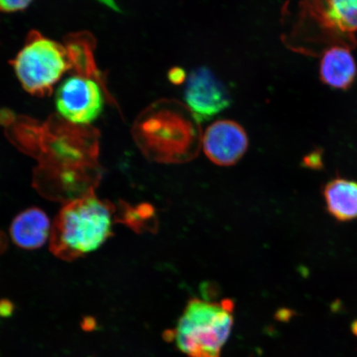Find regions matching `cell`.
Listing matches in <instances>:
<instances>
[{
	"label": "cell",
	"instance_id": "obj_6",
	"mask_svg": "<svg viewBox=\"0 0 357 357\" xmlns=\"http://www.w3.org/2000/svg\"><path fill=\"white\" fill-rule=\"evenodd\" d=\"M105 92L95 80L75 75L58 89V111L70 123L88 125L99 117L104 106Z\"/></svg>",
	"mask_w": 357,
	"mask_h": 357
},
{
	"label": "cell",
	"instance_id": "obj_22",
	"mask_svg": "<svg viewBox=\"0 0 357 357\" xmlns=\"http://www.w3.org/2000/svg\"><path fill=\"white\" fill-rule=\"evenodd\" d=\"M98 1H100L102 3L105 4V6L109 7L112 8V10L119 11V8L114 2V0H98Z\"/></svg>",
	"mask_w": 357,
	"mask_h": 357
},
{
	"label": "cell",
	"instance_id": "obj_15",
	"mask_svg": "<svg viewBox=\"0 0 357 357\" xmlns=\"http://www.w3.org/2000/svg\"><path fill=\"white\" fill-rule=\"evenodd\" d=\"M33 0H0V12L12 13L24 10Z\"/></svg>",
	"mask_w": 357,
	"mask_h": 357
},
{
	"label": "cell",
	"instance_id": "obj_10",
	"mask_svg": "<svg viewBox=\"0 0 357 357\" xmlns=\"http://www.w3.org/2000/svg\"><path fill=\"white\" fill-rule=\"evenodd\" d=\"M64 47L68 56L70 70H73L80 77L95 80L104 91L107 101L111 105H115L119 108L117 102L109 91L105 75L96 64V41L93 36L88 32L70 33L65 38Z\"/></svg>",
	"mask_w": 357,
	"mask_h": 357
},
{
	"label": "cell",
	"instance_id": "obj_19",
	"mask_svg": "<svg viewBox=\"0 0 357 357\" xmlns=\"http://www.w3.org/2000/svg\"><path fill=\"white\" fill-rule=\"evenodd\" d=\"M8 248V238L6 234L0 230V255L6 252Z\"/></svg>",
	"mask_w": 357,
	"mask_h": 357
},
{
	"label": "cell",
	"instance_id": "obj_17",
	"mask_svg": "<svg viewBox=\"0 0 357 357\" xmlns=\"http://www.w3.org/2000/svg\"><path fill=\"white\" fill-rule=\"evenodd\" d=\"M296 315V312L287 309V307H282V309L276 311L274 318L276 321H278V322L289 323Z\"/></svg>",
	"mask_w": 357,
	"mask_h": 357
},
{
	"label": "cell",
	"instance_id": "obj_11",
	"mask_svg": "<svg viewBox=\"0 0 357 357\" xmlns=\"http://www.w3.org/2000/svg\"><path fill=\"white\" fill-rule=\"evenodd\" d=\"M51 233V222L46 213L35 207L20 213L10 226L13 243L25 250L42 248Z\"/></svg>",
	"mask_w": 357,
	"mask_h": 357
},
{
	"label": "cell",
	"instance_id": "obj_20",
	"mask_svg": "<svg viewBox=\"0 0 357 357\" xmlns=\"http://www.w3.org/2000/svg\"><path fill=\"white\" fill-rule=\"evenodd\" d=\"M176 329H167L163 333V337L167 342H172L176 340Z\"/></svg>",
	"mask_w": 357,
	"mask_h": 357
},
{
	"label": "cell",
	"instance_id": "obj_9",
	"mask_svg": "<svg viewBox=\"0 0 357 357\" xmlns=\"http://www.w3.org/2000/svg\"><path fill=\"white\" fill-rule=\"evenodd\" d=\"M302 13L338 37L351 39L357 31V0H303Z\"/></svg>",
	"mask_w": 357,
	"mask_h": 357
},
{
	"label": "cell",
	"instance_id": "obj_4",
	"mask_svg": "<svg viewBox=\"0 0 357 357\" xmlns=\"http://www.w3.org/2000/svg\"><path fill=\"white\" fill-rule=\"evenodd\" d=\"M234 317L221 303L192 298L178 319L176 345L189 357H220Z\"/></svg>",
	"mask_w": 357,
	"mask_h": 357
},
{
	"label": "cell",
	"instance_id": "obj_2",
	"mask_svg": "<svg viewBox=\"0 0 357 357\" xmlns=\"http://www.w3.org/2000/svg\"><path fill=\"white\" fill-rule=\"evenodd\" d=\"M132 132L142 154L160 164L189 162L202 146L200 122L188 106L176 100L153 102L138 115Z\"/></svg>",
	"mask_w": 357,
	"mask_h": 357
},
{
	"label": "cell",
	"instance_id": "obj_21",
	"mask_svg": "<svg viewBox=\"0 0 357 357\" xmlns=\"http://www.w3.org/2000/svg\"><path fill=\"white\" fill-rule=\"evenodd\" d=\"M96 323L95 319L91 318V317H88L84 319L82 323V327L84 330H92L95 328Z\"/></svg>",
	"mask_w": 357,
	"mask_h": 357
},
{
	"label": "cell",
	"instance_id": "obj_12",
	"mask_svg": "<svg viewBox=\"0 0 357 357\" xmlns=\"http://www.w3.org/2000/svg\"><path fill=\"white\" fill-rule=\"evenodd\" d=\"M320 78L335 89L349 88L356 77V65L349 49L334 46L324 52L320 62Z\"/></svg>",
	"mask_w": 357,
	"mask_h": 357
},
{
	"label": "cell",
	"instance_id": "obj_16",
	"mask_svg": "<svg viewBox=\"0 0 357 357\" xmlns=\"http://www.w3.org/2000/svg\"><path fill=\"white\" fill-rule=\"evenodd\" d=\"M168 79L173 84H181L186 79L185 71L181 67H174L168 73Z\"/></svg>",
	"mask_w": 357,
	"mask_h": 357
},
{
	"label": "cell",
	"instance_id": "obj_18",
	"mask_svg": "<svg viewBox=\"0 0 357 357\" xmlns=\"http://www.w3.org/2000/svg\"><path fill=\"white\" fill-rule=\"evenodd\" d=\"M13 311H15V305L10 301H0V317L8 318L13 314Z\"/></svg>",
	"mask_w": 357,
	"mask_h": 357
},
{
	"label": "cell",
	"instance_id": "obj_23",
	"mask_svg": "<svg viewBox=\"0 0 357 357\" xmlns=\"http://www.w3.org/2000/svg\"><path fill=\"white\" fill-rule=\"evenodd\" d=\"M351 333L357 337V319L354 320L351 324Z\"/></svg>",
	"mask_w": 357,
	"mask_h": 357
},
{
	"label": "cell",
	"instance_id": "obj_7",
	"mask_svg": "<svg viewBox=\"0 0 357 357\" xmlns=\"http://www.w3.org/2000/svg\"><path fill=\"white\" fill-rule=\"evenodd\" d=\"M187 106L199 122L207 121L231 105L229 89L206 66L195 69L187 79Z\"/></svg>",
	"mask_w": 357,
	"mask_h": 357
},
{
	"label": "cell",
	"instance_id": "obj_5",
	"mask_svg": "<svg viewBox=\"0 0 357 357\" xmlns=\"http://www.w3.org/2000/svg\"><path fill=\"white\" fill-rule=\"evenodd\" d=\"M11 64L22 86L38 97L50 96L62 75L70 70L64 45L35 30L29 33L24 46Z\"/></svg>",
	"mask_w": 357,
	"mask_h": 357
},
{
	"label": "cell",
	"instance_id": "obj_1",
	"mask_svg": "<svg viewBox=\"0 0 357 357\" xmlns=\"http://www.w3.org/2000/svg\"><path fill=\"white\" fill-rule=\"evenodd\" d=\"M100 132L52 114L43 123L33 186L44 197L69 203L93 193L102 175Z\"/></svg>",
	"mask_w": 357,
	"mask_h": 357
},
{
	"label": "cell",
	"instance_id": "obj_3",
	"mask_svg": "<svg viewBox=\"0 0 357 357\" xmlns=\"http://www.w3.org/2000/svg\"><path fill=\"white\" fill-rule=\"evenodd\" d=\"M116 207L93 193L66 203L53 223L50 250L53 255L73 261L96 251L114 236Z\"/></svg>",
	"mask_w": 357,
	"mask_h": 357
},
{
	"label": "cell",
	"instance_id": "obj_8",
	"mask_svg": "<svg viewBox=\"0 0 357 357\" xmlns=\"http://www.w3.org/2000/svg\"><path fill=\"white\" fill-rule=\"evenodd\" d=\"M247 132L233 120H218L205 131L202 147L205 155L218 166L230 167L238 162L248 149Z\"/></svg>",
	"mask_w": 357,
	"mask_h": 357
},
{
	"label": "cell",
	"instance_id": "obj_13",
	"mask_svg": "<svg viewBox=\"0 0 357 357\" xmlns=\"http://www.w3.org/2000/svg\"><path fill=\"white\" fill-rule=\"evenodd\" d=\"M323 195L330 215L339 222L357 218V182L336 177L325 185Z\"/></svg>",
	"mask_w": 357,
	"mask_h": 357
},
{
	"label": "cell",
	"instance_id": "obj_14",
	"mask_svg": "<svg viewBox=\"0 0 357 357\" xmlns=\"http://www.w3.org/2000/svg\"><path fill=\"white\" fill-rule=\"evenodd\" d=\"M115 222L123 223L137 234L142 231H153L156 222L154 208L149 204H141L137 207L119 201L118 212L115 213Z\"/></svg>",
	"mask_w": 357,
	"mask_h": 357
}]
</instances>
